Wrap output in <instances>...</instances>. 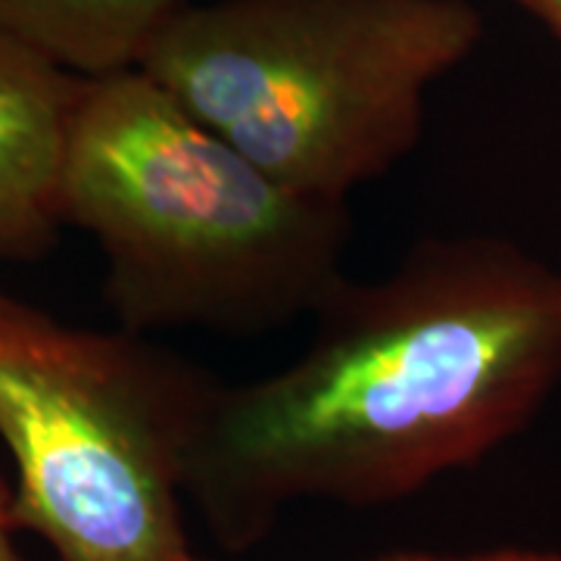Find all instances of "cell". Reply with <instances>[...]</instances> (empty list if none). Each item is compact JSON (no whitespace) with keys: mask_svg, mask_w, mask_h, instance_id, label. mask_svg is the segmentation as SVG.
Segmentation results:
<instances>
[{"mask_svg":"<svg viewBox=\"0 0 561 561\" xmlns=\"http://www.w3.org/2000/svg\"><path fill=\"white\" fill-rule=\"evenodd\" d=\"M184 0H0V28L76 76L131 69Z\"/></svg>","mask_w":561,"mask_h":561,"instance_id":"8992f818","label":"cell"},{"mask_svg":"<svg viewBox=\"0 0 561 561\" xmlns=\"http://www.w3.org/2000/svg\"><path fill=\"white\" fill-rule=\"evenodd\" d=\"M518 3L561 44V0H518Z\"/></svg>","mask_w":561,"mask_h":561,"instance_id":"9c48e42d","label":"cell"},{"mask_svg":"<svg viewBox=\"0 0 561 561\" xmlns=\"http://www.w3.org/2000/svg\"><path fill=\"white\" fill-rule=\"evenodd\" d=\"M280 371L216 381L184 496L228 552L297 502L378 508L515 440L561 387V268L496 234L415 243L346 278Z\"/></svg>","mask_w":561,"mask_h":561,"instance_id":"6da1fadb","label":"cell"},{"mask_svg":"<svg viewBox=\"0 0 561 561\" xmlns=\"http://www.w3.org/2000/svg\"><path fill=\"white\" fill-rule=\"evenodd\" d=\"M216 375L135 331L0 290V440L16 530L54 561H213L184 522V461Z\"/></svg>","mask_w":561,"mask_h":561,"instance_id":"277c9868","label":"cell"},{"mask_svg":"<svg viewBox=\"0 0 561 561\" xmlns=\"http://www.w3.org/2000/svg\"><path fill=\"white\" fill-rule=\"evenodd\" d=\"M60 221L103 253L119 328L256 337L312 319L346 280V203L280 184L138 66L81 76Z\"/></svg>","mask_w":561,"mask_h":561,"instance_id":"7a4b0ae2","label":"cell"},{"mask_svg":"<svg viewBox=\"0 0 561 561\" xmlns=\"http://www.w3.org/2000/svg\"><path fill=\"white\" fill-rule=\"evenodd\" d=\"M16 524L10 512V483L0 478V561H28L16 546Z\"/></svg>","mask_w":561,"mask_h":561,"instance_id":"ba28073f","label":"cell"},{"mask_svg":"<svg viewBox=\"0 0 561 561\" xmlns=\"http://www.w3.org/2000/svg\"><path fill=\"white\" fill-rule=\"evenodd\" d=\"M371 561H561V552L542 549H486L468 556H446V552H387Z\"/></svg>","mask_w":561,"mask_h":561,"instance_id":"52a82bcc","label":"cell"},{"mask_svg":"<svg viewBox=\"0 0 561 561\" xmlns=\"http://www.w3.org/2000/svg\"><path fill=\"white\" fill-rule=\"evenodd\" d=\"M481 38L471 0H184L138 69L280 184L346 203L419 147L427 91Z\"/></svg>","mask_w":561,"mask_h":561,"instance_id":"3957f363","label":"cell"},{"mask_svg":"<svg viewBox=\"0 0 561 561\" xmlns=\"http://www.w3.org/2000/svg\"><path fill=\"white\" fill-rule=\"evenodd\" d=\"M79 81L0 28V262L44 260L57 247L62 140Z\"/></svg>","mask_w":561,"mask_h":561,"instance_id":"5b68a950","label":"cell"}]
</instances>
